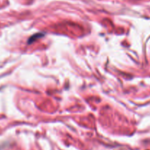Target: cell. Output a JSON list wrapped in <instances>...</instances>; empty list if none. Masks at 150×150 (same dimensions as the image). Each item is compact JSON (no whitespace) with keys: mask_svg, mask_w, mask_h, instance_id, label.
<instances>
[{"mask_svg":"<svg viewBox=\"0 0 150 150\" xmlns=\"http://www.w3.org/2000/svg\"><path fill=\"white\" fill-rule=\"evenodd\" d=\"M41 36H43V35L35 34V35H33L31 38H30V39H29V44H31L32 42H33L34 41H35L37 38H41Z\"/></svg>","mask_w":150,"mask_h":150,"instance_id":"6da1fadb","label":"cell"}]
</instances>
